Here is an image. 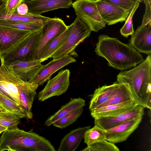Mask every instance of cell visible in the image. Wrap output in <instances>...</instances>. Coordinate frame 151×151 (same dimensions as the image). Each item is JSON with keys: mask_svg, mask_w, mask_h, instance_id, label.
I'll return each instance as SVG.
<instances>
[{"mask_svg": "<svg viewBox=\"0 0 151 151\" xmlns=\"http://www.w3.org/2000/svg\"><path fill=\"white\" fill-rule=\"evenodd\" d=\"M9 64L20 78L30 83L32 82L43 65L39 60L27 61H18Z\"/></svg>", "mask_w": 151, "mask_h": 151, "instance_id": "e0dca14e", "label": "cell"}, {"mask_svg": "<svg viewBox=\"0 0 151 151\" xmlns=\"http://www.w3.org/2000/svg\"><path fill=\"white\" fill-rule=\"evenodd\" d=\"M6 111L3 108L0 106V113Z\"/></svg>", "mask_w": 151, "mask_h": 151, "instance_id": "ab89813d", "label": "cell"}, {"mask_svg": "<svg viewBox=\"0 0 151 151\" xmlns=\"http://www.w3.org/2000/svg\"><path fill=\"white\" fill-rule=\"evenodd\" d=\"M5 0V1H6V0Z\"/></svg>", "mask_w": 151, "mask_h": 151, "instance_id": "7bdbcfd3", "label": "cell"}, {"mask_svg": "<svg viewBox=\"0 0 151 151\" xmlns=\"http://www.w3.org/2000/svg\"><path fill=\"white\" fill-rule=\"evenodd\" d=\"M38 86L33 82L24 81L19 89V106L25 113L26 118L29 119L33 117L32 108Z\"/></svg>", "mask_w": 151, "mask_h": 151, "instance_id": "ac0fdd59", "label": "cell"}, {"mask_svg": "<svg viewBox=\"0 0 151 151\" xmlns=\"http://www.w3.org/2000/svg\"><path fill=\"white\" fill-rule=\"evenodd\" d=\"M82 151H119V148L114 143L106 140L96 142L87 146Z\"/></svg>", "mask_w": 151, "mask_h": 151, "instance_id": "4dcf8cb0", "label": "cell"}, {"mask_svg": "<svg viewBox=\"0 0 151 151\" xmlns=\"http://www.w3.org/2000/svg\"><path fill=\"white\" fill-rule=\"evenodd\" d=\"M17 115L7 111L0 113V125L10 129L17 127L20 122Z\"/></svg>", "mask_w": 151, "mask_h": 151, "instance_id": "f546056e", "label": "cell"}, {"mask_svg": "<svg viewBox=\"0 0 151 151\" xmlns=\"http://www.w3.org/2000/svg\"><path fill=\"white\" fill-rule=\"evenodd\" d=\"M85 105V100L80 97L71 99L69 101L62 106L60 109L49 117L45 123V126H49L55 122L70 113L83 108Z\"/></svg>", "mask_w": 151, "mask_h": 151, "instance_id": "7402d4cb", "label": "cell"}, {"mask_svg": "<svg viewBox=\"0 0 151 151\" xmlns=\"http://www.w3.org/2000/svg\"><path fill=\"white\" fill-rule=\"evenodd\" d=\"M83 110V108L75 110L56 121L52 124L61 129L65 128L76 121L81 114Z\"/></svg>", "mask_w": 151, "mask_h": 151, "instance_id": "f1b7e54d", "label": "cell"}, {"mask_svg": "<svg viewBox=\"0 0 151 151\" xmlns=\"http://www.w3.org/2000/svg\"><path fill=\"white\" fill-rule=\"evenodd\" d=\"M137 0L139 3L140 2H142L143 1V0Z\"/></svg>", "mask_w": 151, "mask_h": 151, "instance_id": "60d3db41", "label": "cell"}, {"mask_svg": "<svg viewBox=\"0 0 151 151\" xmlns=\"http://www.w3.org/2000/svg\"><path fill=\"white\" fill-rule=\"evenodd\" d=\"M28 10L27 5L25 3L23 2L18 7L15 12L20 15H24L28 13Z\"/></svg>", "mask_w": 151, "mask_h": 151, "instance_id": "d590c367", "label": "cell"}, {"mask_svg": "<svg viewBox=\"0 0 151 151\" xmlns=\"http://www.w3.org/2000/svg\"><path fill=\"white\" fill-rule=\"evenodd\" d=\"M1 133H0V136H1Z\"/></svg>", "mask_w": 151, "mask_h": 151, "instance_id": "b9f144b4", "label": "cell"}, {"mask_svg": "<svg viewBox=\"0 0 151 151\" xmlns=\"http://www.w3.org/2000/svg\"><path fill=\"white\" fill-rule=\"evenodd\" d=\"M130 11L137 0H101Z\"/></svg>", "mask_w": 151, "mask_h": 151, "instance_id": "836d02e7", "label": "cell"}, {"mask_svg": "<svg viewBox=\"0 0 151 151\" xmlns=\"http://www.w3.org/2000/svg\"><path fill=\"white\" fill-rule=\"evenodd\" d=\"M28 7V13L41 15L43 13L61 8H68L72 0H24Z\"/></svg>", "mask_w": 151, "mask_h": 151, "instance_id": "5bb4252c", "label": "cell"}, {"mask_svg": "<svg viewBox=\"0 0 151 151\" xmlns=\"http://www.w3.org/2000/svg\"><path fill=\"white\" fill-rule=\"evenodd\" d=\"M55 151L51 143L33 132L26 131L17 127L7 129L0 138V151Z\"/></svg>", "mask_w": 151, "mask_h": 151, "instance_id": "3957f363", "label": "cell"}, {"mask_svg": "<svg viewBox=\"0 0 151 151\" xmlns=\"http://www.w3.org/2000/svg\"></svg>", "mask_w": 151, "mask_h": 151, "instance_id": "ee69618b", "label": "cell"}, {"mask_svg": "<svg viewBox=\"0 0 151 151\" xmlns=\"http://www.w3.org/2000/svg\"><path fill=\"white\" fill-rule=\"evenodd\" d=\"M24 0H6L4 5L0 8V11L6 15L13 14L19 6Z\"/></svg>", "mask_w": 151, "mask_h": 151, "instance_id": "d6a6232c", "label": "cell"}, {"mask_svg": "<svg viewBox=\"0 0 151 151\" xmlns=\"http://www.w3.org/2000/svg\"><path fill=\"white\" fill-rule=\"evenodd\" d=\"M143 2L145 5L151 4V0H143Z\"/></svg>", "mask_w": 151, "mask_h": 151, "instance_id": "74e56055", "label": "cell"}, {"mask_svg": "<svg viewBox=\"0 0 151 151\" xmlns=\"http://www.w3.org/2000/svg\"><path fill=\"white\" fill-rule=\"evenodd\" d=\"M64 22L58 17L50 18L43 22L38 42L34 51L33 60H39L41 53L52 40L62 34L68 28Z\"/></svg>", "mask_w": 151, "mask_h": 151, "instance_id": "ba28073f", "label": "cell"}, {"mask_svg": "<svg viewBox=\"0 0 151 151\" xmlns=\"http://www.w3.org/2000/svg\"><path fill=\"white\" fill-rule=\"evenodd\" d=\"M72 24L62 34L50 41L42 50L40 60L42 63L47 60L64 44L71 30Z\"/></svg>", "mask_w": 151, "mask_h": 151, "instance_id": "603a6c76", "label": "cell"}, {"mask_svg": "<svg viewBox=\"0 0 151 151\" xmlns=\"http://www.w3.org/2000/svg\"><path fill=\"white\" fill-rule=\"evenodd\" d=\"M76 60L72 56L68 55L60 58L53 59L47 64L43 65L32 82L42 85L49 80L52 75L56 71Z\"/></svg>", "mask_w": 151, "mask_h": 151, "instance_id": "4fadbf2b", "label": "cell"}, {"mask_svg": "<svg viewBox=\"0 0 151 151\" xmlns=\"http://www.w3.org/2000/svg\"><path fill=\"white\" fill-rule=\"evenodd\" d=\"M132 100L134 99L127 87L124 84L118 83L114 92L109 99L96 109Z\"/></svg>", "mask_w": 151, "mask_h": 151, "instance_id": "cb8c5ba5", "label": "cell"}, {"mask_svg": "<svg viewBox=\"0 0 151 151\" xmlns=\"http://www.w3.org/2000/svg\"><path fill=\"white\" fill-rule=\"evenodd\" d=\"M78 17L83 20L91 31L97 32L106 24L98 10L96 0H77L72 5Z\"/></svg>", "mask_w": 151, "mask_h": 151, "instance_id": "8992f818", "label": "cell"}, {"mask_svg": "<svg viewBox=\"0 0 151 151\" xmlns=\"http://www.w3.org/2000/svg\"><path fill=\"white\" fill-rule=\"evenodd\" d=\"M96 2L100 16L109 25L126 21L130 12L101 0H96Z\"/></svg>", "mask_w": 151, "mask_h": 151, "instance_id": "7c38bea8", "label": "cell"}, {"mask_svg": "<svg viewBox=\"0 0 151 151\" xmlns=\"http://www.w3.org/2000/svg\"><path fill=\"white\" fill-rule=\"evenodd\" d=\"M138 104L134 100L109 105L91 111L94 119L101 116H114L133 109Z\"/></svg>", "mask_w": 151, "mask_h": 151, "instance_id": "d6986e66", "label": "cell"}, {"mask_svg": "<svg viewBox=\"0 0 151 151\" xmlns=\"http://www.w3.org/2000/svg\"><path fill=\"white\" fill-rule=\"evenodd\" d=\"M43 22L19 23L0 19V26L27 31L30 32L41 30Z\"/></svg>", "mask_w": 151, "mask_h": 151, "instance_id": "484cf974", "label": "cell"}, {"mask_svg": "<svg viewBox=\"0 0 151 151\" xmlns=\"http://www.w3.org/2000/svg\"><path fill=\"white\" fill-rule=\"evenodd\" d=\"M117 81L127 87L138 104L151 110V54L132 69L122 71L117 76Z\"/></svg>", "mask_w": 151, "mask_h": 151, "instance_id": "7a4b0ae2", "label": "cell"}, {"mask_svg": "<svg viewBox=\"0 0 151 151\" xmlns=\"http://www.w3.org/2000/svg\"><path fill=\"white\" fill-rule=\"evenodd\" d=\"M5 1V0H0V8L4 5Z\"/></svg>", "mask_w": 151, "mask_h": 151, "instance_id": "f35d334b", "label": "cell"}, {"mask_svg": "<svg viewBox=\"0 0 151 151\" xmlns=\"http://www.w3.org/2000/svg\"><path fill=\"white\" fill-rule=\"evenodd\" d=\"M50 19L41 15H34L29 13L20 15L16 12L11 15L5 14L0 11V19L19 23L43 22Z\"/></svg>", "mask_w": 151, "mask_h": 151, "instance_id": "d4e9b609", "label": "cell"}, {"mask_svg": "<svg viewBox=\"0 0 151 151\" xmlns=\"http://www.w3.org/2000/svg\"><path fill=\"white\" fill-rule=\"evenodd\" d=\"M130 44L139 52L151 54V25L139 26L132 35Z\"/></svg>", "mask_w": 151, "mask_h": 151, "instance_id": "2e32d148", "label": "cell"}, {"mask_svg": "<svg viewBox=\"0 0 151 151\" xmlns=\"http://www.w3.org/2000/svg\"><path fill=\"white\" fill-rule=\"evenodd\" d=\"M145 108L138 104L133 109L113 116H101L94 119V124L105 130L124 122L143 116Z\"/></svg>", "mask_w": 151, "mask_h": 151, "instance_id": "30bf717a", "label": "cell"}, {"mask_svg": "<svg viewBox=\"0 0 151 151\" xmlns=\"http://www.w3.org/2000/svg\"><path fill=\"white\" fill-rule=\"evenodd\" d=\"M118 83L117 81L111 85H105L96 88L91 95L89 106L90 111L97 108L107 101L111 96Z\"/></svg>", "mask_w": 151, "mask_h": 151, "instance_id": "44dd1931", "label": "cell"}, {"mask_svg": "<svg viewBox=\"0 0 151 151\" xmlns=\"http://www.w3.org/2000/svg\"><path fill=\"white\" fill-rule=\"evenodd\" d=\"M41 30L30 32L11 50L0 57L9 65L18 61L32 60L33 56L38 41Z\"/></svg>", "mask_w": 151, "mask_h": 151, "instance_id": "277c9868", "label": "cell"}, {"mask_svg": "<svg viewBox=\"0 0 151 151\" xmlns=\"http://www.w3.org/2000/svg\"><path fill=\"white\" fill-rule=\"evenodd\" d=\"M0 106L6 111L14 114L20 118L26 117L24 111L15 101L0 93Z\"/></svg>", "mask_w": 151, "mask_h": 151, "instance_id": "83f0119b", "label": "cell"}, {"mask_svg": "<svg viewBox=\"0 0 151 151\" xmlns=\"http://www.w3.org/2000/svg\"><path fill=\"white\" fill-rule=\"evenodd\" d=\"M90 126L79 127L71 131L62 139L58 151H74L78 147Z\"/></svg>", "mask_w": 151, "mask_h": 151, "instance_id": "ffe728a7", "label": "cell"}, {"mask_svg": "<svg viewBox=\"0 0 151 151\" xmlns=\"http://www.w3.org/2000/svg\"><path fill=\"white\" fill-rule=\"evenodd\" d=\"M151 25V4L145 5V9L143 16L142 27Z\"/></svg>", "mask_w": 151, "mask_h": 151, "instance_id": "e575fe53", "label": "cell"}, {"mask_svg": "<svg viewBox=\"0 0 151 151\" xmlns=\"http://www.w3.org/2000/svg\"><path fill=\"white\" fill-rule=\"evenodd\" d=\"M67 38L63 45L51 57L53 59L60 58L74 52L76 47L88 37L91 31L86 24L77 17Z\"/></svg>", "mask_w": 151, "mask_h": 151, "instance_id": "5b68a950", "label": "cell"}, {"mask_svg": "<svg viewBox=\"0 0 151 151\" xmlns=\"http://www.w3.org/2000/svg\"><path fill=\"white\" fill-rule=\"evenodd\" d=\"M95 51L107 61L109 66L121 71L134 67L144 60L130 43H123L117 38L106 35L99 36Z\"/></svg>", "mask_w": 151, "mask_h": 151, "instance_id": "6da1fadb", "label": "cell"}, {"mask_svg": "<svg viewBox=\"0 0 151 151\" xmlns=\"http://www.w3.org/2000/svg\"><path fill=\"white\" fill-rule=\"evenodd\" d=\"M0 93L20 105L19 89L24 81L15 73L11 65L0 57Z\"/></svg>", "mask_w": 151, "mask_h": 151, "instance_id": "52a82bcc", "label": "cell"}, {"mask_svg": "<svg viewBox=\"0 0 151 151\" xmlns=\"http://www.w3.org/2000/svg\"><path fill=\"white\" fill-rule=\"evenodd\" d=\"M7 129V128L6 127L0 125V133H1Z\"/></svg>", "mask_w": 151, "mask_h": 151, "instance_id": "8d00e7d4", "label": "cell"}, {"mask_svg": "<svg viewBox=\"0 0 151 151\" xmlns=\"http://www.w3.org/2000/svg\"><path fill=\"white\" fill-rule=\"evenodd\" d=\"M139 2L137 1L126 20L125 23L120 29L121 34L123 37L127 38L129 35H132L134 32L132 23L133 15L139 7Z\"/></svg>", "mask_w": 151, "mask_h": 151, "instance_id": "1f68e13d", "label": "cell"}, {"mask_svg": "<svg viewBox=\"0 0 151 151\" xmlns=\"http://www.w3.org/2000/svg\"><path fill=\"white\" fill-rule=\"evenodd\" d=\"M30 33L0 26V57L11 50Z\"/></svg>", "mask_w": 151, "mask_h": 151, "instance_id": "9a60e30c", "label": "cell"}, {"mask_svg": "<svg viewBox=\"0 0 151 151\" xmlns=\"http://www.w3.org/2000/svg\"><path fill=\"white\" fill-rule=\"evenodd\" d=\"M142 117L128 121L105 130L106 140L114 144L126 141L138 128L142 121Z\"/></svg>", "mask_w": 151, "mask_h": 151, "instance_id": "8fae6325", "label": "cell"}, {"mask_svg": "<svg viewBox=\"0 0 151 151\" xmlns=\"http://www.w3.org/2000/svg\"><path fill=\"white\" fill-rule=\"evenodd\" d=\"M70 71L68 69L59 72L55 76L48 81L44 89L38 93V100L43 101L66 92L70 84Z\"/></svg>", "mask_w": 151, "mask_h": 151, "instance_id": "9c48e42d", "label": "cell"}, {"mask_svg": "<svg viewBox=\"0 0 151 151\" xmlns=\"http://www.w3.org/2000/svg\"><path fill=\"white\" fill-rule=\"evenodd\" d=\"M83 138L84 143L87 146L106 140L105 130L95 124L86 132Z\"/></svg>", "mask_w": 151, "mask_h": 151, "instance_id": "4316f807", "label": "cell"}]
</instances>
